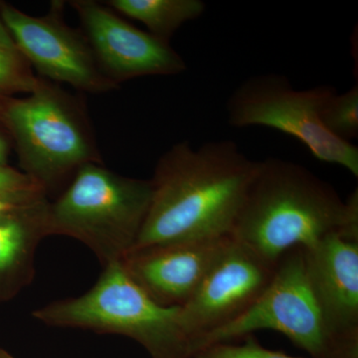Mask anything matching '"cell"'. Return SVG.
Masks as SVG:
<instances>
[{"instance_id":"cell-1","label":"cell","mask_w":358,"mask_h":358,"mask_svg":"<svg viewBox=\"0 0 358 358\" xmlns=\"http://www.w3.org/2000/svg\"><path fill=\"white\" fill-rule=\"evenodd\" d=\"M257 164L230 140L173 145L155 167L152 201L133 249L231 236Z\"/></svg>"},{"instance_id":"cell-2","label":"cell","mask_w":358,"mask_h":358,"mask_svg":"<svg viewBox=\"0 0 358 358\" xmlns=\"http://www.w3.org/2000/svg\"><path fill=\"white\" fill-rule=\"evenodd\" d=\"M331 234L348 236V204L333 186L291 160H259L231 237L277 264Z\"/></svg>"},{"instance_id":"cell-3","label":"cell","mask_w":358,"mask_h":358,"mask_svg":"<svg viewBox=\"0 0 358 358\" xmlns=\"http://www.w3.org/2000/svg\"><path fill=\"white\" fill-rule=\"evenodd\" d=\"M0 120L22 173L48 195L85 164H103L86 105L60 85L40 80L24 98L0 96Z\"/></svg>"},{"instance_id":"cell-4","label":"cell","mask_w":358,"mask_h":358,"mask_svg":"<svg viewBox=\"0 0 358 358\" xmlns=\"http://www.w3.org/2000/svg\"><path fill=\"white\" fill-rule=\"evenodd\" d=\"M179 313L180 308L157 305L115 262L103 267L88 292L52 301L34 310L33 317L51 327L126 336L150 358H193L194 346Z\"/></svg>"},{"instance_id":"cell-5","label":"cell","mask_w":358,"mask_h":358,"mask_svg":"<svg viewBox=\"0 0 358 358\" xmlns=\"http://www.w3.org/2000/svg\"><path fill=\"white\" fill-rule=\"evenodd\" d=\"M150 179L128 178L103 164H85L49 205L50 234L81 242L105 267L134 248L152 201Z\"/></svg>"},{"instance_id":"cell-6","label":"cell","mask_w":358,"mask_h":358,"mask_svg":"<svg viewBox=\"0 0 358 358\" xmlns=\"http://www.w3.org/2000/svg\"><path fill=\"white\" fill-rule=\"evenodd\" d=\"M336 90L329 85L299 90L284 75L249 77L231 94L226 110L234 128L266 127L301 141L320 162L345 167L358 178V148L327 131L322 113Z\"/></svg>"},{"instance_id":"cell-7","label":"cell","mask_w":358,"mask_h":358,"mask_svg":"<svg viewBox=\"0 0 358 358\" xmlns=\"http://www.w3.org/2000/svg\"><path fill=\"white\" fill-rule=\"evenodd\" d=\"M264 329L284 334L312 358H357L339 345L322 319L308 284L301 247L279 259L274 277L259 300L234 322L205 336L199 352Z\"/></svg>"},{"instance_id":"cell-8","label":"cell","mask_w":358,"mask_h":358,"mask_svg":"<svg viewBox=\"0 0 358 358\" xmlns=\"http://www.w3.org/2000/svg\"><path fill=\"white\" fill-rule=\"evenodd\" d=\"M64 6L52 1L48 13L38 17L2 4L0 16L16 48L42 79L91 94L119 88L101 69L84 33L65 22Z\"/></svg>"},{"instance_id":"cell-9","label":"cell","mask_w":358,"mask_h":358,"mask_svg":"<svg viewBox=\"0 0 358 358\" xmlns=\"http://www.w3.org/2000/svg\"><path fill=\"white\" fill-rule=\"evenodd\" d=\"M277 264L268 262L246 245L233 239L179 319L195 355L200 341L244 315L268 288Z\"/></svg>"},{"instance_id":"cell-10","label":"cell","mask_w":358,"mask_h":358,"mask_svg":"<svg viewBox=\"0 0 358 358\" xmlns=\"http://www.w3.org/2000/svg\"><path fill=\"white\" fill-rule=\"evenodd\" d=\"M84 34L103 72L119 86L134 78L173 76L187 69L171 42L138 29L94 0H73Z\"/></svg>"},{"instance_id":"cell-11","label":"cell","mask_w":358,"mask_h":358,"mask_svg":"<svg viewBox=\"0 0 358 358\" xmlns=\"http://www.w3.org/2000/svg\"><path fill=\"white\" fill-rule=\"evenodd\" d=\"M232 242L224 236L150 245L131 250L121 261L129 277L157 305L181 308Z\"/></svg>"},{"instance_id":"cell-12","label":"cell","mask_w":358,"mask_h":358,"mask_svg":"<svg viewBox=\"0 0 358 358\" xmlns=\"http://www.w3.org/2000/svg\"><path fill=\"white\" fill-rule=\"evenodd\" d=\"M303 252L308 284L327 329L358 358V242L331 234Z\"/></svg>"},{"instance_id":"cell-13","label":"cell","mask_w":358,"mask_h":358,"mask_svg":"<svg viewBox=\"0 0 358 358\" xmlns=\"http://www.w3.org/2000/svg\"><path fill=\"white\" fill-rule=\"evenodd\" d=\"M47 197L0 200V301L15 298L35 278L40 242L51 236Z\"/></svg>"},{"instance_id":"cell-14","label":"cell","mask_w":358,"mask_h":358,"mask_svg":"<svg viewBox=\"0 0 358 358\" xmlns=\"http://www.w3.org/2000/svg\"><path fill=\"white\" fill-rule=\"evenodd\" d=\"M107 6L140 21L148 32L166 41H171L181 26L197 20L206 10L202 0H109Z\"/></svg>"},{"instance_id":"cell-15","label":"cell","mask_w":358,"mask_h":358,"mask_svg":"<svg viewBox=\"0 0 358 358\" xmlns=\"http://www.w3.org/2000/svg\"><path fill=\"white\" fill-rule=\"evenodd\" d=\"M322 122L329 133L352 143L358 136V86L343 94L336 92L322 113Z\"/></svg>"},{"instance_id":"cell-16","label":"cell","mask_w":358,"mask_h":358,"mask_svg":"<svg viewBox=\"0 0 358 358\" xmlns=\"http://www.w3.org/2000/svg\"><path fill=\"white\" fill-rule=\"evenodd\" d=\"M40 80L18 49L0 47V96L30 94L38 86Z\"/></svg>"},{"instance_id":"cell-17","label":"cell","mask_w":358,"mask_h":358,"mask_svg":"<svg viewBox=\"0 0 358 358\" xmlns=\"http://www.w3.org/2000/svg\"><path fill=\"white\" fill-rule=\"evenodd\" d=\"M242 343H220L206 346L193 358H299L268 350L253 336H245Z\"/></svg>"},{"instance_id":"cell-18","label":"cell","mask_w":358,"mask_h":358,"mask_svg":"<svg viewBox=\"0 0 358 358\" xmlns=\"http://www.w3.org/2000/svg\"><path fill=\"white\" fill-rule=\"evenodd\" d=\"M47 197L46 192L27 174L0 164V200L26 201Z\"/></svg>"},{"instance_id":"cell-19","label":"cell","mask_w":358,"mask_h":358,"mask_svg":"<svg viewBox=\"0 0 358 358\" xmlns=\"http://www.w3.org/2000/svg\"><path fill=\"white\" fill-rule=\"evenodd\" d=\"M13 148V143L10 134L0 120V164H7V159Z\"/></svg>"},{"instance_id":"cell-20","label":"cell","mask_w":358,"mask_h":358,"mask_svg":"<svg viewBox=\"0 0 358 358\" xmlns=\"http://www.w3.org/2000/svg\"><path fill=\"white\" fill-rule=\"evenodd\" d=\"M1 6L2 3H0V8H1ZM0 47L7 49H17L8 30L6 29V25L2 22L1 16H0Z\"/></svg>"},{"instance_id":"cell-21","label":"cell","mask_w":358,"mask_h":358,"mask_svg":"<svg viewBox=\"0 0 358 358\" xmlns=\"http://www.w3.org/2000/svg\"><path fill=\"white\" fill-rule=\"evenodd\" d=\"M0 358H14L10 353L7 352L3 348H0Z\"/></svg>"}]
</instances>
